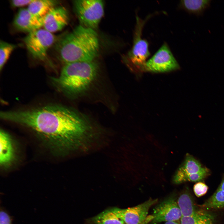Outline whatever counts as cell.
Wrapping results in <instances>:
<instances>
[{"label": "cell", "mask_w": 224, "mask_h": 224, "mask_svg": "<svg viewBox=\"0 0 224 224\" xmlns=\"http://www.w3.org/2000/svg\"><path fill=\"white\" fill-rule=\"evenodd\" d=\"M217 189L219 195L224 199V176Z\"/></svg>", "instance_id": "obj_23"}, {"label": "cell", "mask_w": 224, "mask_h": 224, "mask_svg": "<svg viewBox=\"0 0 224 224\" xmlns=\"http://www.w3.org/2000/svg\"><path fill=\"white\" fill-rule=\"evenodd\" d=\"M74 10L81 25L95 30L104 13V3L101 0L74 1Z\"/></svg>", "instance_id": "obj_4"}, {"label": "cell", "mask_w": 224, "mask_h": 224, "mask_svg": "<svg viewBox=\"0 0 224 224\" xmlns=\"http://www.w3.org/2000/svg\"><path fill=\"white\" fill-rule=\"evenodd\" d=\"M16 45L1 40L0 44V69L1 70L8 59Z\"/></svg>", "instance_id": "obj_19"}, {"label": "cell", "mask_w": 224, "mask_h": 224, "mask_svg": "<svg viewBox=\"0 0 224 224\" xmlns=\"http://www.w3.org/2000/svg\"><path fill=\"white\" fill-rule=\"evenodd\" d=\"M0 163L6 167L10 165L15 159V152L10 136L3 130L0 132Z\"/></svg>", "instance_id": "obj_14"}, {"label": "cell", "mask_w": 224, "mask_h": 224, "mask_svg": "<svg viewBox=\"0 0 224 224\" xmlns=\"http://www.w3.org/2000/svg\"><path fill=\"white\" fill-rule=\"evenodd\" d=\"M192 216L182 217L180 224H223L217 210L200 207Z\"/></svg>", "instance_id": "obj_13"}, {"label": "cell", "mask_w": 224, "mask_h": 224, "mask_svg": "<svg viewBox=\"0 0 224 224\" xmlns=\"http://www.w3.org/2000/svg\"><path fill=\"white\" fill-rule=\"evenodd\" d=\"M182 214L177 201L174 197H170L161 203L154 209L152 215V223L156 224L162 222L177 221Z\"/></svg>", "instance_id": "obj_9"}, {"label": "cell", "mask_w": 224, "mask_h": 224, "mask_svg": "<svg viewBox=\"0 0 224 224\" xmlns=\"http://www.w3.org/2000/svg\"><path fill=\"white\" fill-rule=\"evenodd\" d=\"M52 33L40 29L28 33L23 41L30 54L34 58L44 61L49 49L57 41Z\"/></svg>", "instance_id": "obj_5"}, {"label": "cell", "mask_w": 224, "mask_h": 224, "mask_svg": "<svg viewBox=\"0 0 224 224\" xmlns=\"http://www.w3.org/2000/svg\"><path fill=\"white\" fill-rule=\"evenodd\" d=\"M133 45L128 58L129 62L137 70L143 71L146 60L150 55L148 44L142 38V31L145 22L137 16Z\"/></svg>", "instance_id": "obj_6"}, {"label": "cell", "mask_w": 224, "mask_h": 224, "mask_svg": "<svg viewBox=\"0 0 224 224\" xmlns=\"http://www.w3.org/2000/svg\"><path fill=\"white\" fill-rule=\"evenodd\" d=\"M177 203L182 217H189L193 215L199 207L196 205L188 189L179 196Z\"/></svg>", "instance_id": "obj_15"}, {"label": "cell", "mask_w": 224, "mask_h": 224, "mask_svg": "<svg viewBox=\"0 0 224 224\" xmlns=\"http://www.w3.org/2000/svg\"><path fill=\"white\" fill-rule=\"evenodd\" d=\"M33 0H13L11 1L13 7H19L29 5Z\"/></svg>", "instance_id": "obj_22"}, {"label": "cell", "mask_w": 224, "mask_h": 224, "mask_svg": "<svg viewBox=\"0 0 224 224\" xmlns=\"http://www.w3.org/2000/svg\"><path fill=\"white\" fill-rule=\"evenodd\" d=\"M55 43L58 56L65 64L92 61L99 50L98 37L95 30L81 25Z\"/></svg>", "instance_id": "obj_2"}, {"label": "cell", "mask_w": 224, "mask_h": 224, "mask_svg": "<svg viewBox=\"0 0 224 224\" xmlns=\"http://www.w3.org/2000/svg\"><path fill=\"white\" fill-rule=\"evenodd\" d=\"M58 3L57 1L53 0H33L27 9L35 16L42 18Z\"/></svg>", "instance_id": "obj_16"}, {"label": "cell", "mask_w": 224, "mask_h": 224, "mask_svg": "<svg viewBox=\"0 0 224 224\" xmlns=\"http://www.w3.org/2000/svg\"><path fill=\"white\" fill-rule=\"evenodd\" d=\"M43 27L52 33L62 30L68 24L69 15L67 10L63 6H55L43 17Z\"/></svg>", "instance_id": "obj_10"}, {"label": "cell", "mask_w": 224, "mask_h": 224, "mask_svg": "<svg viewBox=\"0 0 224 224\" xmlns=\"http://www.w3.org/2000/svg\"><path fill=\"white\" fill-rule=\"evenodd\" d=\"M157 200V199H150L134 207L112 209L125 224H143L148 218L147 217L150 208Z\"/></svg>", "instance_id": "obj_8"}, {"label": "cell", "mask_w": 224, "mask_h": 224, "mask_svg": "<svg viewBox=\"0 0 224 224\" xmlns=\"http://www.w3.org/2000/svg\"><path fill=\"white\" fill-rule=\"evenodd\" d=\"M98 70L97 65L93 61L65 63L59 76L52 80L62 91L77 96L90 86L96 77Z\"/></svg>", "instance_id": "obj_3"}, {"label": "cell", "mask_w": 224, "mask_h": 224, "mask_svg": "<svg viewBox=\"0 0 224 224\" xmlns=\"http://www.w3.org/2000/svg\"><path fill=\"white\" fill-rule=\"evenodd\" d=\"M180 66L168 46L164 43L144 65L143 71L154 73L168 72L179 69Z\"/></svg>", "instance_id": "obj_7"}, {"label": "cell", "mask_w": 224, "mask_h": 224, "mask_svg": "<svg viewBox=\"0 0 224 224\" xmlns=\"http://www.w3.org/2000/svg\"><path fill=\"white\" fill-rule=\"evenodd\" d=\"M208 188L204 183L201 181L198 182L194 186L193 190L195 195L198 197H201L207 192Z\"/></svg>", "instance_id": "obj_20"}, {"label": "cell", "mask_w": 224, "mask_h": 224, "mask_svg": "<svg viewBox=\"0 0 224 224\" xmlns=\"http://www.w3.org/2000/svg\"><path fill=\"white\" fill-rule=\"evenodd\" d=\"M209 0H183L181 1L180 6L182 8L197 15H201L210 5Z\"/></svg>", "instance_id": "obj_17"}, {"label": "cell", "mask_w": 224, "mask_h": 224, "mask_svg": "<svg viewBox=\"0 0 224 224\" xmlns=\"http://www.w3.org/2000/svg\"><path fill=\"white\" fill-rule=\"evenodd\" d=\"M13 23L17 30L29 33L43 27V18L35 16L27 8H21L15 16Z\"/></svg>", "instance_id": "obj_11"}, {"label": "cell", "mask_w": 224, "mask_h": 224, "mask_svg": "<svg viewBox=\"0 0 224 224\" xmlns=\"http://www.w3.org/2000/svg\"><path fill=\"white\" fill-rule=\"evenodd\" d=\"M1 118L31 129L50 148H70L90 128L86 119L73 110L50 105L24 110L1 112Z\"/></svg>", "instance_id": "obj_1"}, {"label": "cell", "mask_w": 224, "mask_h": 224, "mask_svg": "<svg viewBox=\"0 0 224 224\" xmlns=\"http://www.w3.org/2000/svg\"><path fill=\"white\" fill-rule=\"evenodd\" d=\"M164 224H180V222L177 221H171L165 222Z\"/></svg>", "instance_id": "obj_24"}, {"label": "cell", "mask_w": 224, "mask_h": 224, "mask_svg": "<svg viewBox=\"0 0 224 224\" xmlns=\"http://www.w3.org/2000/svg\"><path fill=\"white\" fill-rule=\"evenodd\" d=\"M205 168L192 155L187 154L184 161L175 173L172 178V182L175 184L185 182L186 179L188 176L199 172Z\"/></svg>", "instance_id": "obj_12"}, {"label": "cell", "mask_w": 224, "mask_h": 224, "mask_svg": "<svg viewBox=\"0 0 224 224\" xmlns=\"http://www.w3.org/2000/svg\"><path fill=\"white\" fill-rule=\"evenodd\" d=\"M94 220L97 224H125L112 209L101 212L94 218Z\"/></svg>", "instance_id": "obj_18"}, {"label": "cell", "mask_w": 224, "mask_h": 224, "mask_svg": "<svg viewBox=\"0 0 224 224\" xmlns=\"http://www.w3.org/2000/svg\"><path fill=\"white\" fill-rule=\"evenodd\" d=\"M0 224H12L10 216L6 212L2 209L0 211Z\"/></svg>", "instance_id": "obj_21"}]
</instances>
